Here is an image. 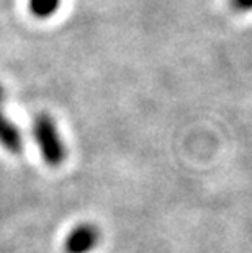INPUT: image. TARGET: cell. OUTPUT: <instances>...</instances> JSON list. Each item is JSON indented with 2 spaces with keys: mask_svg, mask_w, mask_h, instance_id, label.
Returning <instances> with one entry per match:
<instances>
[{
  "mask_svg": "<svg viewBox=\"0 0 252 253\" xmlns=\"http://www.w3.org/2000/svg\"><path fill=\"white\" fill-rule=\"evenodd\" d=\"M33 137L43 160L48 165L52 167V169H57L66 162L67 147L57 129L56 120L50 113L43 111L36 115L33 121Z\"/></svg>",
  "mask_w": 252,
  "mask_h": 253,
  "instance_id": "cell-1",
  "label": "cell"
},
{
  "mask_svg": "<svg viewBox=\"0 0 252 253\" xmlns=\"http://www.w3.org/2000/svg\"><path fill=\"white\" fill-rule=\"evenodd\" d=\"M100 229L90 222H82L76 225L64 240L66 253H90L97 249L100 242Z\"/></svg>",
  "mask_w": 252,
  "mask_h": 253,
  "instance_id": "cell-2",
  "label": "cell"
},
{
  "mask_svg": "<svg viewBox=\"0 0 252 253\" xmlns=\"http://www.w3.org/2000/svg\"><path fill=\"white\" fill-rule=\"evenodd\" d=\"M0 145L10 154H20L23 149V136L18 126L0 108Z\"/></svg>",
  "mask_w": 252,
  "mask_h": 253,
  "instance_id": "cell-3",
  "label": "cell"
},
{
  "mask_svg": "<svg viewBox=\"0 0 252 253\" xmlns=\"http://www.w3.org/2000/svg\"><path fill=\"white\" fill-rule=\"evenodd\" d=\"M59 7H61V0H28L30 13L38 20L54 17Z\"/></svg>",
  "mask_w": 252,
  "mask_h": 253,
  "instance_id": "cell-4",
  "label": "cell"
},
{
  "mask_svg": "<svg viewBox=\"0 0 252 253\" xmlns=\"http://www.w3.org/2000/svg\"><path fill=\"white\" fill-rule=\"evenodd\" d=\"M231 7L236 12H252V0H231Z\"/></svg>",
  "mask_w": 252,
  "mask_h": 253,
  "instance_id": "cell-5",
  "label": "cell"
},
{
  "mask_svg": "<svg viewBox=\"0 0 252 253\" xmlns=\"http://www.w3.org/2000/svg\"><path fill=\"white\" fill-rule=\"evenodd\" d=\"M3 100H5V88H3V85L0 84V108L3 106Z\"/></svg>",
  "mask_w": 252,
  "mask_h": 253,
  "instance_id": "cell-6",
  "label": "cell"
}]
</instances>
